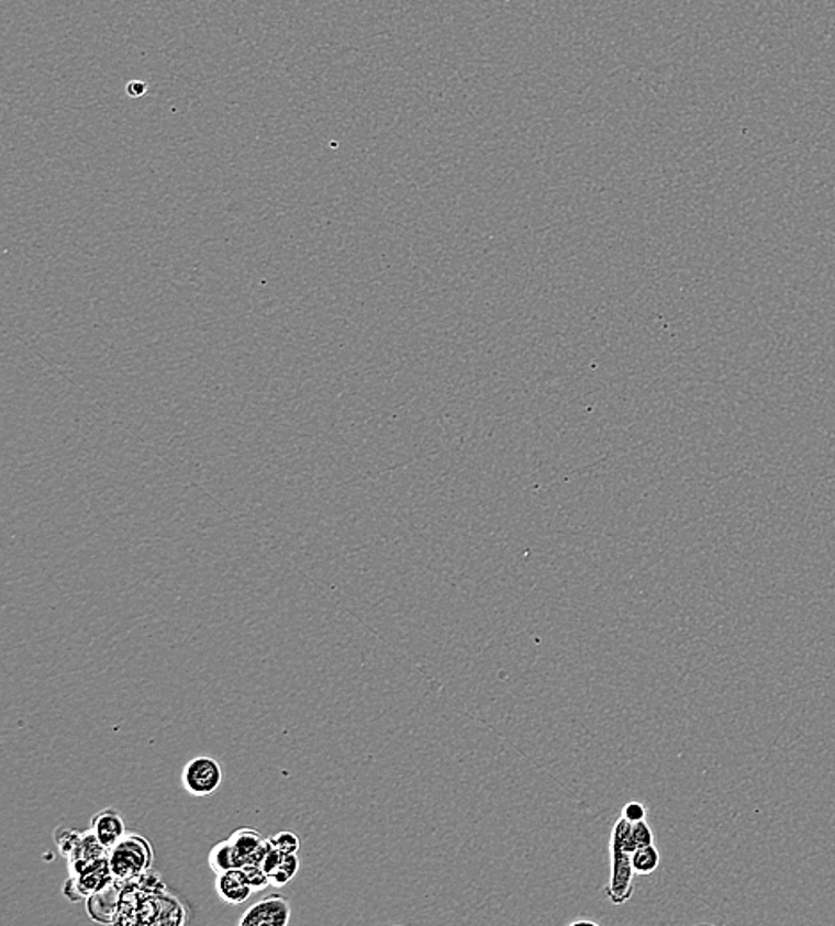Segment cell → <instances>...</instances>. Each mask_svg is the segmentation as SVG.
<instances>
[{
  "label": "cell",
  "instance_id": "6da1fadb",
  "mask_svg": "<svg viewBox=\"0 0 835 926\" xmlns=\"http://www.w3.org/2000/svg\"><path fill=\"white\" fill-rule=\"evenodd\" d=\"M109 866L113 871L114 880L129 884L140 879L142 874L151 870L154 862V850L151 843L140 834L127 833L116 847L109 850Z\"/></svg>",
  "mask_w": 835,
  "mask_h": 926
},
{
  "label": "cell",
  "instance_id": "7a4b0ae2",
  "mask_svg": "<svg viewBox=\"0 0 835 926\" xmlns=\"http://www.w3.org/2000/svg\"><path fill=\"white\" fill-rule=\"evenodd\" d=\"M223 770L211 756H197L183 767L182 785L189 795L203 799L220 790Z\"/></svg>",
  "mask_w": 835,
  "mask_h": 926
},
{
  "label": "cell",
  "instance_id": "3957f363",
  "mask_svg": "<svg viewBox=\"0 0 835 926\" xmlns=\"http://www.w3.org/2000/svg\"><path fill=\"white\" fill-rule=\"evenodd\" d=\"M611 873L610 882L605 893L610 896L611 903L622 905L633 896L634 893V870L633 854L624 848L611 847Z\"/></svg>",
  "mask_w": 835,
  "mask_h": 926
},
{
  "label": "cell",
  "instance_id": "277c9868",
  "mask_svg": "<svg viewBox=\"0 0 835 926\" xmlns=\"http://www.w3.org/2000/svg\"><path fill=\"white\" fill-rule=\"evenodd\" d=\"M291 923V905L282 896H268L254 903L241 916V926H287Z\"/></svg>",
  "mask_w": 835,
  "mask_h": 926
},
{
  "label": "cell",
  "instance_id": "5b68a950",
  "mask_svg": "<svg viewBox=\"0 0 835 926\" xmlns=\"http://www.w3.org/2000/svg\"><path fill=\"white\" fill-rule=\"evenodd\" d=\"M123 884L122 882H111L108 888H103L99 893L88 896L86 907L91 919L97 923H114L116 922L118 911H120V902H122Z\"/></svg>",
  "mask_w": 835,
  "mask_h": 926
},
{
  "label": "cell",
  "instance_id": "8992f818",
  "mask_svg": "<svg viewBox=\"0 0 835 926\" xmlns=\"http://www.w3.org/2000/svg\"><path fill=\"white\" fill-rule=\"evenodd\" d=\"M108 856V848L103 847L102 843L99 841V837L94 836L93 830L90 828V830L80 833L79 841H77L76 847H74L70 856L66 857V859H68V868H70L71 877H76L80 871L86 870L88 866L94 864V862Z\"/></svg>",
  "mask_w": 835,
  "mask_h": 926
},
{
  "label": "cell",
  "instance_id": "52a82bcc",
  "mask_svg": "<svg viewBox=\"0 0 835 926\" xmlns=\"http://www.w3.org/2000/svg\"><path fill=\"white\" fill-rule=\"evenodd\" d=\"M214 888H216L218 896L229 905H241L255 893L243 868L218 873Z\"/></svg>",
  "mask_w": 835,
  "mask_h": 926
},
{
  "label": "cell",
  "instance_id": "ba28073f",
  "mask_svg": "<svg viewBox=\"0 0 835 926\" xmlns=\"http://www.w3.org/2000/svg\"><path fill=\"white\" fill-rule=\"evenodd\" d=\"M91 830L94 836L99 837V841L103 847L111 850L116 847L118 843L122 841L123 837L127 836V827L123 822L122 816L114 810H103L94 814L91 819Z\"/></svg>",
  "mask_w": 835,
  "mask_h": 926
},
{
  "label": "cell",
  "instance_id": "9c48e42d",
  "mask_svg": "<svg viewBox=\"0 0 835 926\" xmlns=\"http://www.w3.org/2000/svg\"><path fill=\"white\" fill-rule=\"evenodd\" d=\"M70 879L76 882L79 893L82 894V899H88L91 894L99 893L103 888H108L111 882H114L113 871H111V866H109V857H103V859L94 862V864L88 866L86 870L80 871L76 877H71L70 874Z\"/></svg>",
  "mask_w": 835,
  "mask_h": 926
},
{
  "label": "cell",
  "instance_id": "30bf717a",
  "mask_svg": "<svg viewBox=\"0 0 835 926\" xmlns=\"http://www.w3.org/2000/svg\"><path fill=\"white\" fill-rule=\"evenodd\" d=\"M229 841L232 843V847H234L235 854L240 856L243 864H248V862L254 861L255 854L260 850L266 839L255 828L243 827L240 830H235L229 837Z\"/></svg>",
  "mask_w": 835,
  "mask_h": 926
},
{
  "label": "cell",
  "instance_id": "8fae6325",
  "mask_svg": "<svg viewBox=\"0 0 835 926\" xmlns=\"http://www.w3.org/2000/svg\"><path fill=\"white\" fill-rule=\"evenodd\" d=\"M209 866L218 874L225 873L229 870H237L245 864L235 854L232 843L226 839V841L218 843L216 847L212 848L211 854H209Z\"/></svg>",
  "mask_w": 835,
  "mask_h": 926
},
{
  "label": "cell",
  "instance_id": "7c38bea8",
  "mask_svg": "<svg viewBox=\"0 0 835 926\" xmlns=\"http://www.w3.org/2000/svg\"><path fill=\"white\" fill-rule=\"evenodd\" d=\"M186 913L179 900L169 896L168 891L160 893V914L157 925H183Z\"/></svg>",
  "mask_w": 835,
  "mask_h": 926
},
{
  "label": "cell",
  "instance_id": "4fadbf2b",
  "mask_svg": "<svg viewBox=\"0 0 835 926\" xmlns=\"http://www.w3.org/2000/svg\"><path fill=\"white\" fill-rule=\"evenodd\" d=\"M298 870H300V857H298V854H283L282 862L275 870V873H271V877H269L272 888H286L294 879Z\"/></svg>",
  "mask_w": 835,
  "mask_h": 926
},
{
  "label": "cell",
  "instance_id": "5bb4252c",
  "mask_svg": "<svg viewBox=\"0 0 835 926\" xmlns=\"http://www.w3.org/2000/svg\"><path fill=\"white\" fill-rule=\"evenodd\" d=\"M661 862V856L656 850L654 845L638 848L633 854V870L636 874H650L657 870V866Z\"/></svg>",
  "mask_w": 835,
  "mask_h": 926
},
{
  "label": "cell",
  "instance_id": "9a60e30c",
  "mask_svg": "<svg viewBox=\"0 0 835 926\" xmlns=\"http://www.w3.org/2000/svg\"><path fill=\"white\" fill-rule=\"evenodd\" d=\"M243 871H245L246 877H248L249 884H252L254 891H264V889L268 888V885H271L269 874L264 871L263 866L249 862V864L243 866Z\"/></svg>",
  "mask_w": 835,
  "mask_h": 926
},
{
  "label": "cell",
  "instance_id": "2e32d148",
  "mask_svg": "<svg viewBox=\"0 0 835 926\" xmlns=\"http://www.w3.org/2000/svg\"><path fill=\"white\" fill-rule=\"evenodd\" d=\"M137 885L145 891V893L157 894V893H165L168 891L165 885V880L160 877L157 871L151 870L146 871L145 874H142L140 879L136 880Z\"/></svg>",
  "mask_w": 835,
  "mask_h": 926
},
{
  "label": "cell",
  "instance_id": "e0dca14e",
  "mask_svg": "<svg viewBox=\"0 0 835 926\" xmlns=\"http://www.w3.org/2000/svg\"><path fill=\"white\" fill-rule=\"evenodd\" d=\"M80 833L71 830V828H59L56 833V845L62 850L63 856L68 857L79 841Z\"/></svg>",
  "mask_w": 835,
  "mask_h": 926
},
{
  "label": "cell",
  "instance_id": "ac0fdd59",
  "mask_svg": "<svg viewBox=\"0 0 835 926\" xmlns=\"http://www.w3.org/2000/svg\"><path fill=\"white\" fill-rule=\"evenodd\" d=\"M272 845L282 854H298L300 851V837L292 833H280L271 837Z\"/></svg>",
  "mask_w": 835,
  "mask_h": 926
},
{
  "label": "cell",
  "instance_id": "d6986e66",
  "mask_svg": "<svg viewBox=\"0 0 835 926\" xmlns=\"http://www.w3.org/2000/svg\"><path fill=\"white\" fill-rule=\"evenodd\" d=\"M622 816L630 819V822H643V819H647V810L639 802H630V804L625 805L624 811H622Z\"/></svg>",
  "mask_w": 835,
  "mask_h": 926
},
{
  "label": "cell",
  "instance_id": "ffe728a7",
  "mask_svg": "<svg viewBox=\"0 0 835 926\" xmlns=\"http://www.w3.org/2000/svg\"><path fill=\"white\" fill-rule=\"evenodd\" d=\"M63 893H65L66 899L70 900V902H80V900H85L82 899V894L79 893L76 882L71 879H68V882H66Z\"/></svg>",
  "mask_w": 835,
  "mask_h": 926
},
{
  "label": "cell",
  "instance_id": "44dd1931",
  "mask_svg": "<svg viewBox=\"0 0 835 926\" xmlns=\"http://www.w3.org/2000/svg\"><path fill=\"white\" fill-rule=\"evenodd\" d=\"M145 93H146L145 82H140V80H132V82H129V85H127L129 97H134V99H137V97H142V94H145Z\"/></svg>",
  "mask_w": 835,
  "mask_h": 926
}]
</instances>
